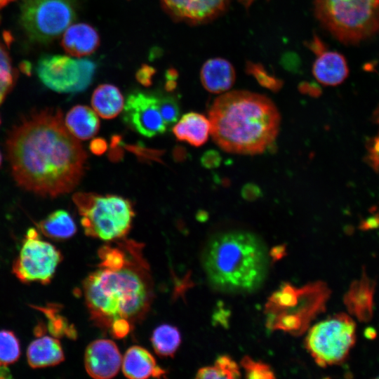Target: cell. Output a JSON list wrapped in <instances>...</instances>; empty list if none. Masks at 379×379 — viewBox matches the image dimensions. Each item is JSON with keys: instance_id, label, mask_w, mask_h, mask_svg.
Listing matches in <instances>:
<instances>
[{"instance_id": "obj_1", "label": "cell", "mask_w": 379, "mask_h": 379, "mask_svg": "<svg viewBox=\"0 0 379 379\" xmlns=\"http://www.w3.org/2000/svg\"><path fill=\"white\" fill-rule=\"evenodd\" d=\"M6 151L18 185L50 197L78 185L87 158L59 109L42 110L23 120L10 133Z\"/></svg>"}, {"instance_id": "obj_2", "label": "cell", "mask_w": 379, "mask_h": 379, "mask_svg": "<svg viewBox=\"0 0 379 379\" xmlns=\"http://www.w3.org/2000/svg\"><path fill=\"white\" fill-rule=\"evenodd\" d=\"M211 134L215 144L232 154L254 155L274 142L280 114L267 96L232 91L218 97L208 110Z\"/></svg>"}, {"instance_id": "obj_3", "label": "cell", "mask_w": 379, "mask_h": 379, "mask_svg": "<svg viewBox=\"0 0 379 379\" xmlns=\"http://www.w3.org/2000/svg\"><path fill=\"white\" fill-rule=\"evenodd\" d=\"M210 284L229 293L251 292L264 281L268 260L265 246L255 234L241 230L214 235L202 255Z\"/></svg>"}, {"instance_id": "obj_4", "label": "cell", "mask_w": 379, "mask_h": 379, "mask_svg": "<svg viewBox=\"0 0 379 379\" xmlns=\"http://www.w3.org/2000/svg\"><path fill=\"white\" fill-rule=\"evenodd\" d=\"M86 302L93 319L110 326L118 319H134L149 306L151 291L142 274L129 260L119 269L100 270L84 283Z\"/></svg>"}, {"instance_id": "obj_5", "label": "cell", "mask_w": 379, "mask_h": 379, "mask_svg": "<svg viewBox=\"0 0 379 379\" xmlns=\"http://www.w3.org/2000/svg\"><path fill=\"white\" fill-rule=\"evenodd\" d=\"M331 291L322 281L296 288L284 284L273 293L265 304L266 326L300 335L320 312L324 311Z\"/></svg>"}, {"instance_id": "obj_6", "label": "cell", "mask_w": 379, "mask_h": 379, "mask_svg": "<svg viewBox=\"0 0 379 379\" xmlns=\"http://www.w3.org/2000/svg\"><path fill=\"white\" fill-rule=\"evenodd\" d=\"M321 25L345 44H355L379 32V0H314Z\"/></svg>"}, {"instance_id": "obj_7", "label": "cell", "mask_w": 379, "mask_h": 379, "mask_svg": "<svg viewBox=\"0 0 379 379\" xmlns=\"http://www.w3.org/2000/svg\"><path fill=\"white\" fill-rule=\"evenodd\" d=\"M73 201L86 235L105 241L124 237L135 215L130 200L121 196L77 192Z\"/></svg>"}, {"instance_id": "obj_8", "label": "cell", "mask_w": 379, "mask_h": 379, "mask_svg": "<svg viewBox=\"0 0 379 379\" xmlns=\"http://www.w3.org/2000/svg\"><path fill=\"white\" fill-rule=\"evenodd\" d=\"M356 341V324L345 313L335 314L315 324L305 347L315 362L325 367L343 362Z\"/></svg>"}, {"instance_id": "obj_9", "label": "cell", "mask_w": 379, "mask_h": 379, "mask_svg": "<svg viewBox=\"0 0 379 379\" xmlns=\"http://www.w3.org/2000/svg\"><path fill=\"white\" fill-rule=\"evenodd\" d=\"M74 17L69 0H23L20 6V24L28 37L39 43L58 37Z\"/></svg>"}, {"instance_id": "obj_10", "label": "cell", "mask_w": 379, "mask_h": 379, "mask_svg": "<svg viewBox=\"0 0 379 379\" xmlns=\"http://www.w3.org/2000/svg\"><path fill=\"white\" fill-rule=\"evenodd\" d=\"M62 256L59 250L40 239L34 228L27 230L12 270L16 277L25 284L51 282Z\"/></svg>"}, {"instance_id": "obj_11", "label": "cell", "mask_w": 379, "mask_h": 379, "mask_svg": "<svg viewBox=\"0 0 379 379\" xmlns=\"http://www.w3.org/2000/svg\"><path fill=\"white\" fill-rule=\"evenodd\" d=\"M41 81L58 93H77L91 84L95 64L86 59H74L67 55H45L36 67Z\"/></svg>"}, {"instance_id": "obj_12", "label": "cell", "mask_w": 379, "mask_h": 379, "mask_svg": "<svg viewBox=\"0 0 379 379\" xmlns=\"http://www.w3.org/2000/svg\"><path fill=\"white\" fill-rule=\"evenodd\" d=\"M124 121L139 134L152 138L166 132L167 126L161 117L156 94L131 93L126 100Z\"/></svg>"}, {"instance_id": "obj_13", "label": "cell", "mask_w": 379, "mask_h": 379, "mask_svg": "<svg viewBox=\"0 0 379 379\" xmlns=\"http://www.w3.org/2000/svg\"><path fill=\"white\" fill-rule=\"evenodd\" d=\"M122 358L117 345L110 340L93 341L85 352L84 365L87 373L98 379L114 377L121 366Z\"/></svg>"}, {"instance_id": "obj_14", "label": "cell", "mask_w": 379, "mask_h": 379, "mask_svg": "<svg viewBox=\"0 0 379 379\" xmlns=\"http://www.w3.org/2000/svg\"><path fill=\"white\" fill-rule=\"evenodd\" d=\"M164 7L176 18L192 23L213 20L227 8L230 0H161Z\"/></svg>"}, {"instance_id": "obj_15", "label": "cell", "mask_w": 379, "mask_h": 379, "mask_svg": "<svg viewBox=\"0 0 379 379\" xmlns=\"http://www.w3.org/2000/svg\"><path fill=\"white\" fill-rule=\"evenodd\" d=\"M375 285V281L364 270L361 278L351 284L344 295L348 312L360 321H368L373 317Z\"/></svg>"}, {"instance_id": "obj_16", "label": "cell", "mask_w": 379, "mask_h": 379, "mask_svg": "<svg viewBox=\"0 0 379 379\" xmlns=\"http://www.w3.org/2000/svg\"><path fill=\"white\" fill-rule=\"evenodd\" d=\"M312 71L317 81L329 86L340 84L349 74V67L344 55L328 49L317 55Z\"/></svg>"}, {"instance_id": "obj_17", "label": "cell", "mask_w": 379, "mask_h": 379, "mask_svg": "<svg viewBox=\"0 0 379 379\" xmlns=\"http://www.w3.org/2000/svg\"><path fill=\"white\" fill-rule=\"evenodd\" d=\"M200 78L203 86L210 93H222L234 85L236 73L233 65L226 59L215 58L203 65Z\"/></svg>"}, {"instance_id": "obj_18", "label": "cell", "mask_w": 379, "mask_h": 379, "mask_svg": "<svg viewBox=\"0 0 379 379\" xmlns=\"http://www.w3.org/2000/svg\"><path fill=\"white\" fill-rule=\"evenodd\" d=\"M100 44L97 31L86 23L69 25L64 32L62 46L69 55L82 57L93 53Z\"/></svg>"}, {"instance_id": "obj_19", "label": "cell", "mask_w": 379, "mask_h": 379, "mask_svg": "<svg viewBox=\"0 0 379 379\" xmlns=\"http://www.w3.org/2000/svg\"><path fill=\"white\" fill-rule=\"evenodd\" d=\"M122 371L128 378L142 379L150 376L160 378L165 374L158 366L153 356L145 348L132 346L122 359Z\"/></svg>"}, {"instance_id": "obj_20", "label": "cell", "mask_w": 379, "mask_h": 379, "mask_svg": "<svg viewBox=\"0 0 379 379\" xmlns=\"http://www.w3.org/2000/svg\"><path fill=\"white\" fill-rule=\"evenodd\" d=\"M27 359L30 367L39 368L61 363L65 355L61 344L55 337L40 335L28 346Z\"/></svg>"}, {"instance_id": "obj_21", "label": "cell", "mask_w": 379, "mask_h": 379, "mask_svg": "<svg viewBox=\"0 0 379 379\" xmlns=\"http://www.w3.org/2000/svg\"><path fill=\"white\" fill-rule=\"evenodd\" d=\"M173 133L177 140L199 147L208 139L211 133L210 121L201 114L189 112L184 114L173 126Z\"/></svg>"}, {"instance_id": "obj_22", "label": "cell", "mask_w": 379, "mask_h": 379, "mask_svg": "<svg viewBox=\"0 0 379 379\" xmlns=\"http://www.w3.org/2000/svg\"><path fill=\"white\" fill-rule=\"evenodd\" d=\"M65 124L77 138L88 140L98 133L100 121L97 114L90 107L76 105L67 114Z\"/></svg>"}, {"instance_id": "obj_23", "label": "cell", "mask_w": 379, "mask_h": 379, "mask_svg": "<svg viewBox=\"0 0 379 379\" xmlns=\"http://www.w3.org/2000/svg\"><path fill=\"white\" fill-rule=\"evenodd\" d=\"M124 100L119 89L112 84L98 86L92 95L91 105L96 113L103 119L117 117L124 107Z\"/></svg>"}, {"instance_id": "obj_24", "label": "cell", "mask_w": 379, "mask_h": 379, "mask_svg": "<svg viewBox=\"0 0 379 379\" xmlns=\"http://www.w3.org/2000/svg\"><path fill=\"white\" fill-rule=\"evenodd\" d=\"M39 228L46 237L60 241L71 238L77 232L72 217L65 210L49 214L39 223Z\"/></svg>"}, {"instance_id": "obj_25", "label": "cell", "mask_w": 379, "mask_h": 379, "mask_svg": "<svg viewBox=\"0 0 379 379\" xmlns=\"http://www.w3.org/2000/svg\"><path fill=\"white\" fill-rule=\"evenodd\" d=\"M151 341L159 356L173 357L180 344L181 337L176 327L162 324L153 331Z\"/></svg>"}, {"instance_id": "obj_26", "label": "cell", "mask_w": 379, "mask_h": 379, "mask_svg": "<svg viewBox=\"0 0 379 379\" xmlns=\"http://www.w3.org/2000/svg\"><path fill=\"white\" fill-rule=\"evenodd\" d=\"M240 371L237 364L230 357L220 356L213 366L200 368L197 378H238Z\"/></svg>"}, {"instance_id": "obj_27", "label": "cell", "mask_w": 379, "mask_h": 379, "mask_svg": "<svg viewBox=\"0 0 379 379\" xmlns=\"http://www.w3.org/2000/svg\"><path fill=\"white\" fill-rule=\"evenodd\" d=\"M44 314L48 319L47 328L53 337L60 338L67 336L69 338H74L77 335L75 328L70 325L67 320L58 314V309L56 305H48L45 307H36Z\"/></svg>"}, {"instance_id": "obj_28", "label": "cell", "mask_w": 379, "mask_h": 379, "mask_svg": "<svg viewBox=\"0 0 379 379\" xmlns=\"http://www.w3.org/2000/svg\"><path fill=\"white\" fill-rule=\"evenodd\" d=\"M20 356L19 340L13 331H0V364H10Z\"/></svg>"}, {"instance_id": "obj_29", "label": "cell", "mask_w": 379, "mask_h": 379, "mask_svg": "<svg viewBox=\"0 0 379 379\" xmlns=\"http://www.w3.org/2000/svg\"><path fill=\"white\" fill-rule=\"evenodd\" d=\"M14 81L15 74L10 57L0 43V105L11 90Z\"/></svg>"}, {"instance_id": "obj_30", "label": "cell", "mask_w": 379, "mask_h": 379, "mask_svg": "<svg viewBox=\"0 0 379 379\" xmlns=\"http://www.w3.org/2000/svg\"><path fill=\"white\" fill-rule=\"evenodd\" d=\"M100 267L119 269L124 266L128 260L123 251L117 248L105 246L99 251Z\"/></svg>"}, {"instance_id": "obj_31", "label": "cell", "mask_w": 379, "mask_h": 379, "mask_svg": "<svg viewBox=\"0 0 379 379\" xmlns=\"http://www.w3.org/2000/svg\"><path fill=\"white\" fill-rule=\"evenodd\" d=\"M246 373V378L253 379L274 378V374L269 365L255 361L249 357H244L241 362Z\"/></svg>"}, {"instance_id": "obj_32", "label": "cell", "mask_w": 379, "mask_h": 379, "mask_svg": "<svg viewBox=\"0 0 379 379\" xmlns=\"http://www.w3.org/2000/svg\"><path fill=\"white\" fill-rule=\"evenodd\" d=\"M160 113L167 126L175 124L180 117L179 104L174 96L157 95Z\"/></svg>"}, {"instance_id": "obj_33", "label": "cell", "mask_w": 379, "mask_h": 379, "mask_svg": "<svg viewBox=\"0 0 379 379\" xmlns=\"http://www.w3.org/2000/svg\"><path fill=\"white\" fill-rule=\"evenodd\" d=\"M246 70L253 75L263 87L272 91H278L282 86V81L270 75L264 67L258 64L248 63Z\"/></svg>"}, {"instance_id": "obj_34", "label": "cell", "mask_w": 379, "mask_h": 379, "mask_svg": "<svg viewBox=\"0 0 379 379\" xmlns=\"http://www.w3.org/2000/svg\"><path fill=\"white\" fill-rule=\"evenodd\" d=\"M126 148L134 153L141 160H161L160 157L163 154L162 150L149 149L142 145H126Z\"/></svg>"}, {"instance_id": "obj_35", "label": "cell", "mask_w": 379, "mask_h": 379, "mask_svg": "<svg viewBox=\"0 0 379 379\" xmlns=\"http://www.w3.org/2000/svg\"><path fill=\"white\" fill-rule=\"evenodd\" d=\"M109 327L112 335L117 338L125 337L131 329L129 321L122 318L113 321Z\"/></svg>"}, {"instance_id": "obj_36", "label": "cell", "mask_w": 379, "mask_h": 379, "mask_svg": "<svg viewBox=\"0 0 379 379\" xmlns=\"http://www.w3.org/2000/svg\"><path fill=\"white\" fill-rule=\"evenodd\" d=\"M221 160V156L218 151L210 149L201 156V164L206 168H215L220 166Z\"/></svg>"}, {"instance_id": "obj_37", "label": "cell", "mask_w": 379, "mask_h": 379, "mask_svg": "<svg viewBox=\"0 0 379 379\" xmlns=\"http://www.w3.org/2000/svg\"><path fill=\"white\" fill-rule=\"evenodd\" d=\"M262 195L260 188L254 183H246L241 189L242 197L249 201H253Z\"/></svg>"}, {"instance_id": "obj_38", "label": "cell", "mask_w": 379, "mask_h": 379, "mask_svg": "<svg viewBox=\"0 0 379 379\" xmlns=\"http://www.w3.org/2000/svg\"><path fill=\"white\" fill-rule=\"evenodd\" d=\"M89 147L92 153L100 155L107 150V144L105 139L98 138L91 142Z\"/></svg>"}, {"instance_id": "obj_39", "label": "cell", "mask_w": 379, "mask_h": 379, "mask_svg": "<svg viewBox=\"0 0 379 379\" xmlns=\"http://www.w3.org/2000/svg\"><path fill=\"white\" fill-rule=\"evenodd\" d=\"M307 47L314 53L316 55L326 51L328 48L326 44L319 39L317 36H314L308 44Z\"/></svg>"}, {"instance_id": "obj_40", "label": "cell", "mask_w": 379, "mask_h": 379, "mask_svg": "<svg viewBox=\"0 0 379 379\" xmlns=\"http://www.w3.org/2000/svg\"><path fill=\"white\" fill-rule=\"evenodd\" d=\"M299 88L300 91L303 93L308 94L313 97H317L321 93V89L319 88V86H315L306 83H302L300 86Z\"/></svg>"}, {"instance_id": "obj_41", "label": "cell", "mask_w": 379, "mask_h": 379, "mask_svg": "<svg viewBox=\"0 0 379 379\" xmlns=\"http://www.w3.org/2000/svg\"><path fill=\"white\" fill-rule=\"evenodd\" d=\"M152 75V71L151 69H142L138 74V81L145 86H148L151 84V79Z\"/></svg>"}, {"instance_id": "obj_42", "label": "cell", "mask_w": 379, "mask_h": 379, "mask_svg": "<svg viewBox=\"0 0 379 379\" xmlns=\"http://www.w3.org/2000/svg\"><path fill=\"white\" fill-rule=\"evenodd\" d=\"M11 374L8 368L6 365L2 364L0 366V378H11Z\"/></svg>"}, {"instance_id": "obj_43", "label": "cell", "mask_w": 379, "mask_h": 379, "mask_svg": "<svg viewBox=\"0 0 379 379\" xmlns=\"http://www.w3.org/2000/svg\"><path fill=\"white\" fill-rule=\"evenodd\" d=\"M255 0H240L241 3L248 8Z\"/></svg>"}, {"instance_id": "obj_44", "label": "cell", "mask_w": 379, "mask_h": 379, "mask_svg": "<svg viewBox=\"0 0 379 379\" xmlns=\"http://www.w3.org/2000/svg\"><path fill=\"white\" fill-rule=\"evenodd\" d=\"M14 0H0V8L7 5L8 3Z\"/></svg>"}, {"instance_id": "obj_45", "label": "cell", "mask_w": 379, "mask_h": 379, "mask_svg": "<svg viewBox=\"0 0 379 379\" xmlns=\"http://www.w3.org/2000/svg\"><path fill=\"white\" fill-rule=\"evenodd\" d=\"M1 161H2V157H1V152H0V166H1Z\"/></svg>"}, {"instance_id": "obj_46", "label": "cell", "mask_w": 379, "mask_h": 379, "mask_svg": "<svg viewBox=\"0 0 379 379\" xmlns=\"http://www.w3.org/2000/svg\"><path fill=\"white\" fill-rule=\"evenodd\" d=\"M0 124H1V120H0Z\"/></svg>"}]
</instances>
